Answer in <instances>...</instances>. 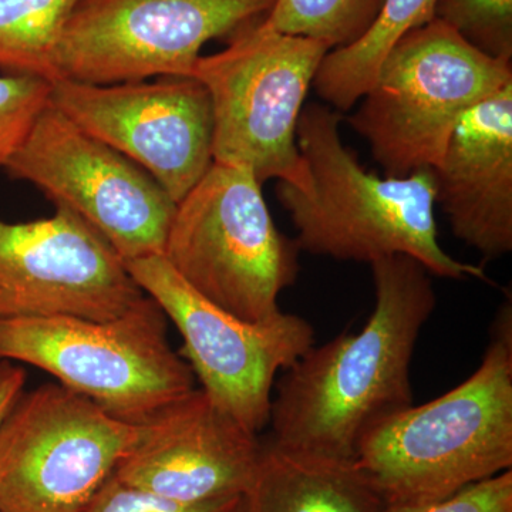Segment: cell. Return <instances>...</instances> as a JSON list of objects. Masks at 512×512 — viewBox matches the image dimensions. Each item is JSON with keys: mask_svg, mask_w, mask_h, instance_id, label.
<instances>
[{"mask_svg": "<svg viewBox=\"0 0 512 512\" xmlns=\"http://www.w3.org/2000/svg\"><path fill=\"white\" fill-rule=\"evenodd\" d=\"M84 512H248L247 495L187 504L121 483L111 474Z\"/></svg>", "mask_w": 512, "mask_h": 512, "instance_id": "cell-22", "label": "cell"}, {"mask_svg": "<svg viewBox=\"0 0 512 512\" xmlns=\"http://www.w3.org/2000/svg\"><path fill=\"white\" fill-rule=\"evenodd\" d=\"M0 221V318H119L146 299L126 262L73 211Z\"/></svg>", "mask_w": 512, "mask_h": 512, "instance_id": "cell-13", "label": "cell"}, {"mask_svg": "<svg viewBox=\"0 0 512 512\" xmlns=\"http://www.w3.org/2000/svg\"><path fill=\"white\" fill-rule=\"evenodd\" d=\"M3 168L89 222L124 262L164 254L177 208L173 198L144 168L52 103Z\"/></svg>", "mask_w": 512, "mask_h": 512, "instance_id": "cell-10", "label": "cell"}, {"mask_svg": "<svg viewBox=\"0 0 512 512\" xmlns=\"http://www.w3.org/2000/svg\"><path fill=\"white\" fill-rule=\"evenodd\" d=\"M439 0H384L376 22L359 42L330 50L312 86L338 111H348L375 82L377 70L404 35L436 19Z\"/></svg>", "mask_w": 512, "mask_h": 512, "instance_id": "cell-17", "label": "cell"}, {"mask_svg": "<svg viewBox=\"0 0 512 512\" xmlns=\"http://www.w3.org/2000/svg\"><path fill=\"white\" fill-rule=\"evenodd\" d=\"M274 3L80 0L57 46V79L104 86L192 76L205 43L265 18Z\"/></svg>", "mask_w": 512, "mask_h": 512, "instance_id": "cell-9", "label": "cell"}, {"mask_svg": "<svg viewBox=\"0 0 512 512\" xmlns=\"http://www.w3.org/2000/svg\"><path fill=\"white\" fill-rule=\"evenodd\" d=\"M26 372L10 360H0V423L23 393Z\"/></svg>", "mask_w": 512, "mask_h": 512, "instance_id": "cell-24", "label": "cell"}, {"mask_svg": "<svg viewBox=\"0 0 512 512\" xmlns=\"http://www.w3.org/2000/svg\"><path fill=\"white\" fill-rule=\"evenodd\" d=\"M436 18L484 55L512 60V0H439Z\"/></svg>", "mask_w": 512, "mask_h": 512, "instance_id": "cell-20", "label": "cell"}, {"mask_svg": "<svg viewBox=\"0 0 512 512\" xmlns=\"http://www.w3.org/2000/svg\"><path fill=\"white\" fill-rule=\"evenodd\" d=\"M0 360L39 367L134 424L195 389L190 365L168 342L167 316L150 296L110 320L0 318Z\"/></svg>", "mask_w": 512, "mask_h": 512, "instance_id": "cell-5", "label": "cell"}, {"mask_svg": "<svg viewBox=\"0 0 512 512\" xmlns=\"http://www.w3.org/2000/svg\"><path fill=\"white\" fill-rule=\"evenodd\" d=\"M80 0H0V70L56 82V52Z\"/></svg>", "mask_w": 512, "mask_h": 512, "instance_id": "cell-18", "label": "cell"}, {"mask_svg": "<svg viewBox=\"0 0 512 512\" xmlns=\"http://www.w3.org/2000/svg\"><path fill=\"white\" fill-rule=\"evenodd\" d=\"M451 231L485 259L512 251V83L458 121L433 168Z\"/></svg>", "mask_w": 512, "mask_h": 512, "instance_id": "cell-15", "label": "cell"}, {"mask_svg": "<svg viewBox=\"0 0 512 512\" xmlns=\"http://www.w3.org/2000/svg\"><path fill=\"white\" fill-rule=\"evenodd\" d=\"M329 52L325 43L276 32L262 18L228 37L221 52L201 56L192 77L210 93L214 161L248 168L261 185L276 178L305 191L309 175L296 128Z\"/></svg>", "mask_w": 512, "mask_h": 512, "instance_id": "cell-7", "label": "cell"}, {"mask_svg": "<svg viewBox=\"0 0 512 512\" xmlns=\"http://www.w3.org/2000/svg\"><path fill=\"white\" fill-rule=\"evenodd\" d=\"M248 512H383L387 503L356 460L286 450L269 441Z\"/></svg>", "mask_w": 512, "mask_h": 512, "instance_id": "cell-16", "label": "cell"}, {"mask_svg": "<svg viewBox=\"0 0 512 512\" xmlns=\"http://www.w3.org/2000/svg\"><path fill=\"white\" fill-rule=\"evenodd\" d=\"M50 103L147 171L178 204L214 164L210 93L192 76L141 82H53Z\"/></svg>", "mask_w": 512, "mask_h": 512, "instance_id": "cell-12", "label": "cell"}, {"mask_svg": "<svg viewBox=\"0 0 512 512\" xmlns=\"http://www.w3.org/2000/svg\"><path fill=\"white\" fill-rule=\"evenodd\" d=\"M370 266L376 305L366 325L313 345L282 372L269 419L275 446L355 460L367 431L412 406L410 365L437 303L431 275L406 255Z\"/></svg>", "mask_w": 512, "mask_h": 512, "instance_id": "cell-1", "label": "cell"}, {"mask_svg": "<svg viewBox=\"0 0 512 512\" xmlns=\"http://www.w3.org/2000/svg\"><path fill=\"white\" fill-rule=\"evenodd\" d=\"M52 86L42 77L0 76V168L22 146L37 117L49 106Z\"/></svg>", "mask_w": 512, "mask_h": 512, "instance_id": "cell-21", "label": "cell"}, {"mask_svg": "<svg viewBox=\"0 0 512 512\" xmlns=\"http://www.w3.org/2000/svg\"><path fill=\"white\" fill-rule=\"evenodd\" d=\"M130 275L177 326L181 356L201 389L251 433L271 419L272 390L284 372L315 345L308 320L281 312L262 322L239 319L195 292L164 255L126 262Z\"/></svg>", "mask_w": 512, "mask_h": 512, "instance_id": "cell-11", "label": "cell"}, {"mask_svg": "<svg viewBox=\"0 0 512 512\" xmlns=\"http://www.w3.org/2000/svg\"><path fill=\"white\" fill-rule=\"evenodd\" d=\"M511 83L512 60L484 55L436 18L390 49L348 121L386 177H407L436 168L458 121Z\"/></svg>", "mask_w": 512, "mask_h": 512, "instance_id": "cell-4", "label": "cell"}, {"mask_svg": "<svg viewBox=\"0 0 512 512\" xmlns=\"http://www.w3.org/2000/svg\"><path fill=\"white\" fill-rule=\"evenodd\" d=\"M356 463L389 504L444 500L512 470V301L498 309L476 372L367 431Z\"/></svg>", "mask_w": 512, "mask_h": 512, "instance_id": "cell-3", "label": "cell"}, {"mask_svg": "<svg viewBox=\"0 0 512 512\" xmlns=\"http://www.w3.org/2000/svg\"><path fill=\"white\" fill-rule=\"evenodd\" d=\"M261 187L248 168L214 161L178 202L163 254L195 292L248 322L282 312L301 252L276 228Z\"/></svg>", "mask_w": 512, "mask_h": 512, "instance_id": "cell-6", "label": "cell"}, {"mask_svg": "<svg viewBox=\"0 0 512 512\" xmlns=\"http://www.w3.org/2000/svg\"><path fill=\"white\" fill-rule=\"evenodd\" d=\"M138 433L60 383L20 394L0 423V512H84Z\"/></svg>", "mask_w": 512, "mask_h": 512, "instance_id": "cell-8", "label": "cell"}, {"mask_svg": "<svg viewBox=\"0 0 512 512\" xmlns=\"http://www.w3.org/2000/svg\"><path fill=\"white\" fill-rule=\"evenodd\" d=\"M383 512H512V470L468 485L444 500L389 504Z\"/></svg>", "mask_w": 512, "mask_h": 512, "instance_id": "cell-23", "label": "cell"}, {"mask_svg": "<svg viewBox=\"0 0 512 512\" xmlns=\"http://www.w3.org/2000/svg\"><path fill=\"white\" fill-rule=\"evenodd\" d=\"M384 0H275L264 22L285 35L308 37L330 50L359 42L376 22Z\"/></svg>", "mask_w": 512, "mask_h": 512, "instance_id": "cell-19", "label": "cell"}, {"mask_svg": "<svg viewBox=\"0 0 512 512\" xmlns=\"http://www.w3.org/2000/svg\"><path fill=\"white\" fill-rule=\"evenodd\" d=\"M343 114L329 106L303 107L296 144L305 160V191L279 181L276 187L295 225L301 251L339 261L373 264L406 255L430 275L487 281L481 266L458 261L439 242L431 168L407 177L370 173L340 137Z\"/></svg>", "mask_w": 512, "mask_h": 512, "instance_id": "cell-2", "label": "cell"}, {"mask_svg": "<svg viewBox=\"0 0 512 512\" xmlns=\"http://www.w3.org/2000/svg\"><path fill=\"white\" fill-rule=\"evenodd\" d=\"M262 450L258 434L192 389L140 423L113 476L180 503H210L249 493Z\"/></svg>", "mask_w": 512, "mask_h": 512, "instance_id": "cell-14", "label": "cell"}]
</instances>
